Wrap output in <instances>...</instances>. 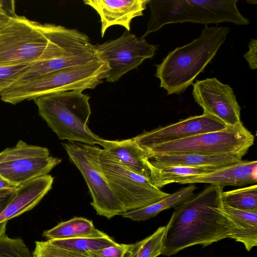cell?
<instances>
[{"label":"cell","instance_id":"obj_1","mask_svg":"<svg viewBox=\"0 0 257 257\" xmlns=\"http://www.w3.org/2000/svg\"><path fill=\"white\" fill-rule=\"evenodd\" d=\"M94 48L77 29L41 24L16 15L0 26V66L33 63Z\"/></svg>","mask_w":257,"mask_h":257},{"label":"cell","instance_id":"obj_2","mask_svg":"<svg viewBox=\"0 0 257 257\" xmlns=\"http://www.w3.org/2000/svg\"><path fill=\"white\" fill-rule=\"evenodd\" d=\"M223 189L210 185L174 208L165 226L161 254L170 256L191 246L205 247L227 238L220 210Z\"/></svg>","mask_w":257,"mask_h":257},{"label":"cell","instance_id":"obj_3","mask_svg":"<svg viewBox=\"0 0 257 257\" xmlns=\"http://www.w3.org/2000/svg\"><path fill=\"white\" fill-rule=\"evenodd\" d=\"M227 27H205L200 36L171 51L156 65L155 76L168 95L180 94L213 59L225 41Z\"/></svg>","mask_w":257,"mask_h":257},{"label":"cell","instance_id":"obj_4","mask_svg":"<svg viewBox=\"0 0 257 257\" xmlns=\"http://www.w3.org/2000/svg\"><path fill=\"white\" fill-rule=\"evenodd\" d=\"M82 91L57 92L33 99L39 115L62 140L103 147L106 140L87 125L91 114L90 96Z\"/></svg>","mask_w":257,"mask_h":257},{"label":"cell","instance_id":"obj_5","mask_svg":"<svg viewBox=\"0 0 257 257\" xmlns=\"http://www.w3.org/2000/svg\"><path fill=\"white\" fill-rule=\"evenodd\" d=\"M109 71L107 63L99 59L64 68L22 83L13 84L0 94L1 99L16 104L57 92L94 89L103 82Z\"/></svg>","mask_w":257,"mask_h":257},{"label":"cell","instance_id":"obj_6","mask_svg":"<svg viewBox=\"0 0 257 257\" xmlns=\"http://www.w3.org/2000/svg\"><path fill=\"white\" fill-rule=\"evenodd\" d=\"M254 141V136L241 122L222 130L140 148L147 158L160 154H246Z\"/></svg>","mask_w":257,"mask_h":257},{"label":"cell","instance_id":"obj_7","mask_svg":"<svg viewBox=\"0 0 257 257\" xmlns=\"http://www.w3.org/2000/svg\"><path fill=\"white\" fill-rule=\"evenodd\" d=\"M70 160L82 175L90 193V204L97 214L110 219L124 212L113 193L99 162L102 149L95 145L68 142L62 144Z\"/></svg>","mask_w":257,"mask_h":257},{"label":"cell","instance_id":"obj_8","mask_svg":"<svg viewBox=\"0 0 257 257\" xmlns=\"http://www.w3.org/2000/svg\"><path fill=\"white\" fill-rule=\"evenodd\" d=\"M99 162L111 190L121 203L124 212L147 206L169 195L154 186L148 178L108 158L102 149Z\"/></svg>","mask_w":257,"mask_h":257},{"label":"cell","instance_id":"obj_9","mask_svg":"<svg viewBox=\"0 0 257 257\" xmlns=\"http://www.w3.org/2000/svg\"><path fill=\"white\" fill-rule=\"evenodd\" d=\"M61 161L60 158L50 156L47 148L20 140L14 147L0 152V175L19 186L48 174Z\"/></svg>","mask_w":257,"mask_h":257},{"label":"cell","instance_id":"obj_10","mask_svg":"<svg viewBox=\"0 0 257 257\" xmlns=\"http://www.w3.org/2000/svg\"><path fill=\"white\" fill-rule=\"evenodd\" d=\"M157 49L142 36L138 37L126 30L117 39L94 45L97 58L107 62L109 67L105 78L108 82L118 80L146 59L153 58Z\"/></svg>","mask_w":257,"mask_h":257},{"label":"cell","instance_id":"obj_11","mask_svg":"<svg viewBox=\"0 0 257 257\" xmlns=\"http://www.w3.org/2000/svg\"><path fill=\"white\" fill-rule=\"evenodd\" d=\"M192 94L203 113L213 116L227 126L241 122V107L232 88L216 78L197 80L193 84Z\"/></svg>","mask_w":257,"mask_h":257},{"label":"cell","instance_id":"obj_12","mask_svg":"<svg viewBox=\"0 0 257 257\" xmlns=\"http://www.w3.org/2000/svg\"><path fill=\"white\" fill-rule=\"evenodd\" d=\"M227 127L216 117L203 113L191 116L177 122L160 126L150 131H144L133 138L140 147H143L218 131Z\"/></svg>","mask_w":257,"mask_h":257},{"label":"cell","instance_id":"obj_13","mask_svg":"<svg viewBox=\"0 0 257 257\" xmlns=\"http://www.w3.org/2000/svg\"><path fill=\"white\" fill-rule=\"evenodd\" d=\"M148 5L151 16L147 31L142 36L144 38L167 24L190 22L206 26L214 23L212 17L195 1L149 0Z\"/></svg>","mask_w":257,"mask_h":257},{"label":"cell","instance_id":"obj_14","mask_svg":"<svg viewBox=\"0 0 257 257\" xmlns=\"http://www.w3.org/2000/svg\"><path fill=\"white\" fill-rule=\"evenodd\" d=\"M149 0H84V4L94 9L101 22V35L114 25L123 27L130 32L135 18L143 15Z\"/></svg>","mask_w":257,"mask_h":257},{"label":"cell","instance_id":"obj_15","mask_svg":"<svg viewBox=\"0 0 257 257\" xmlns=\"http://www.w3.org/2000/svg\"><path fill=\"white\" fill-rule=\"evenodd\" d=\"M54 178L47 174L17 186L13 198L0 214V234L6 233L8 221L36 206L52 188Z\"/></svg>","mask_w":257,"mask_h":257},{"label":"cell","instance_id":"obj_16","mask_svg":"<svg viewBox=\"0 0 257 257\" xmlns=\"http://www.w3.org/2000/svg\"><path fill=\"white\" fill-rule=\"evenodd\" d=\"M256 161L241 160L229 165L195 176L185 177L178 181L180 184L205 183L222 186H243L256 184Z\"/></svg>","mask_w":257,"mask_h":257},{"label":"cell","instance_id":"obj_17","mask_svg":"<svg viewBox=\"0 0 257 257\" xmlns=\"http://www.w3.org/2000/svg\"><path fill=\"white\" fill-rule=\"evenodd\" d=\"M220 210L226 218L227 238L241 242L248 251L256 246L257 210H240L222 204Z\"/></svg>","mask_w":257,"mask_h":257},{"label":"cell","instance_id":"obj_18","mask_svg":"<svg viewBox=\"0 0 257 257\" xmlns=\"http://www.w3.org/2000/svg\"><path fill=\"white\" fill-rule=\"evenodd\" d=\"M246 154H160L151 156L148 158V160L150 165L156 168L171 166L222 167L241 161Z\"/></svg>","mask_w":257,"mask_h":257},{"label":"cell","instance_id":"obj_19","mask_svg":"<svg viewBox=\"0 0 257 257\" xmlns=\"http://www.w3.org/2000/svg\"><path fill=\"white\" fill-rule=\"evenodd\" d=\"M103 148V153L108 158L150 180L149 161L133 138L114 141L106 140Z\"/></svg>","mask_w":257,"mask_h":257},{"label":"cell","instance_id":"obj_20","mask_svg":"<svg viewBox=\"0 0 257 257\" xmlns=\"http://www.w3.org/2000/svg\"><path fill=\"white\" fill-rule=\"evenodd\" d=\"M98 59L94 49L73 52L62 57L33 64L14 84L22 83L64 68L85 64Z\"/></svg>","mask_w":257,"mask_h":257},{"label":"cell","instance_id":"obj_21","mask_svg":"<svg viewBox=\"0 0 257 257\" xmlns=\"http://www.w3.org/2000/svg\"><path fill=\"white\" fill-rule=\"evenodd\" d=\"M197 187L194 184H189L162 200L142 208L124 212L121 216L133 221L146 220L155 217L161 211L175 208L185 202L195 194Z\"/></svg>","mask_w":257,"mask_h":257},{"label":"cell","instance_id":"obj_22","mask_svg":"<svg viewBox=\"0 0 257 257\" xmlns=\"http://www.w3.org/2000/svg\"><path fill=\"white\" fill-rule=\"evenodd\" d=\"M106 234L96 229L91 220L81 217H75L59 223L49 230L44 231L43 235L49 240H53L101 237Z\"/></svg>","mask_w":257,"mask_h":257},{"label":"cell","instance_id":"obj_23","mask_svg":"<svg viewBox=\"0 0 257 257\" xmlns=\"http://www.w3.org/2000/svg\"><path fill=\"white\" fill-rule=\"evenodd\" d=\"M150 170V180L155 187L161 189L164 186L176 183L188 177L208 173L220 167H190L186 166H171L156 168L149 162Z\"/></svg>","mask_w":257,"mask_h":257},{"label":"cell","instance_id":"obj_24","mask_svg":"<svg viewBox=\"0 0 257 257\" xmlns=\"http://www.w3.org/2000/svg\"><path fill=\"white\" fill-rule=\"evenodd\" d=\"M196 3L213 17L215 24L230 22L239 25H248L249 21L239 12L236 0H200Z\"/></svg>","mask_w":257,"mask_h":257},{"label":"cell","instance_id":"obj_25","mask_svg":"<svg viewBox=\"0 0 257 257\" xmlns=\"http://www.w3.org/2000/svg\"><path fill=\"white\" fill-rule=\"evenodd\" d=\"M222 204L244 210H257V185L240 188L221 193Z\"/></svg>","mask_w":257,"mask_h":257},{"label":"cell","instance_id":"obj_26","mask_svg":"<svg viewBox=\"0 0 257 257\" xmlns=\"http://www.w3.org/2000/svg\"><path fill=\"white\" fill-rule=\"evenodd\" d=\"M48 240L52 244L60 247L81 252L102 249L117 243L107 234L101 237H85Z\"/></svg>","mask_w":257,"mask_h":257},{"label":"cell","instance_id":"obj_27","mask_svg":"<svg viewBox=\"0 0 257 257\" xmlns=\"http://www.w3.org/2000/svg\"><path fill=\"white\" fill-rule=\"evenodd\" d=\"M165 229V226H160L151 235L129 244L123 257H157L161 254Z\"/></svg>","mask_w":257,"mask_h":257},{"label":"cell","instance_id":"obj_28","mask_svg":"<svg viewBox=\"0 0 257 257\" xmlns=\"http://www.w3.org/2000/svg\"><path fill=\"white\" fill-rule=\"evenodd\" d=\"M0 257H33V254L22 239L10 238L4 233L0 234Z\"/></svg>","mask_w":257,"mask_h":257},{"label":"cell","instance_id":"obj_29","mask_svg":"<svg viewBox=\"0 0 257 257\" xmlns=\"http://www.w3.org/2000/svg\"><path fill=\"white\" fill-rule=\"evenodd\" d=\"M33 257H87L81 252L60 247L48 240L36 241Z\"/></svg>","mask_w":257,"mask_h":257},{"label":"cell","instance_id":"obj_30","mask_svg":"<svg viewBox=\"0 0 257 257\" xmlns=\"http://www.w3.org/2000/svg\"><path fill=\"white\" fill-rule=\"evenodd\" d=\"M34 63L12 66H0V94L14 84Z\"/></svg>","mask_w":257,"mask_h":257},{"label":"cell","instance_id":"obj_31","mask_svg":"<svg viewBox=\"0 0 257 257\" xmlns=\"http://www.w3.org/2000/svg\"><path fill=\"white\" fill-rule=\"evenodd\" d=\"M128 245L116 243L102 249L81 252L87 257H123Z\"/></svg>","mask_w":257,"mask_h":257},{"label":"cell","instance_id":"obj_32","mask_svg":"<svg viewBox=\"0 0 257 257\" xmlns=\"http://www.w3.org/2000/svg\"><path fill=\"white\" fill-rule=\"evenodd\" d=\"M248 51L244 55V57L247 62L251 69L257 68V40L251 39L248 44Z\"/></svg>","mask_w":257,"mask_h":257},{"label":"cell","instance_id":"obj_33","mask_svg":"<svg viewBox=\"0 0 257 257\" xmlns=\"http://www.w3.org/2000/svg\"><path fill=\"white\" fill-rule=\"evenodd\" d=\"M16 188L0 190V214L5 209L13 198Z\"/></svg>","mask_w":257,"mask_h":257},{"label":"cell","instance_id":"obj_34","mask_svg":"<svg viewBox=\"0 0 257 257\" xmlns=\"http://www.w3.org/2000/svg\"><path fill=\"white\" fill-rule=\"evenodd\" d=\"M16 15H17L16 13H12L6 10L0 9V26Z\"/></svg>","mask_w":257,"mask_h":257},{"label":"cell","instance_id":"obj_35","mask_svg":"<svg viewBox=\"0 0 257 257\" xmlns=\"http://www.w3.org/2000/svg\"><path fill=\"white\" fill-rule=\"evenodd\" d=\"M0 9L6 10L13 13H15V2L13 1H0Z\"/></svg>","mask_w":257,"mask_h":257},{"label":"cell","instance_id":"obj_36","mask_svg":"<svg viewBox=\"0 0 257 257\" xmlns=\"http://www.w3.org/2000/svg\"><path fill=\"white\" fill-rule=\"evenodd\" d=\"M17 186L7 181L0 175V190L16 188Z\"/></svg>","mask_w":257,"mask_h":257}]
</instances>
